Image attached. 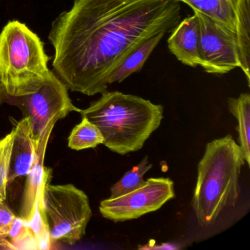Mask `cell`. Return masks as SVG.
Here are the masks:
<instances>
[{
  "label": "cell",
  "mask_w": 250,
  "mask_h": 250,
  "mask_svg": "<svg viewBox=\"0 0 250 250\" xmlns=\"http://www.w3.org/2000/svg\"><path fill=\"white\" fill-rule=\"evenodd\" d=\"M239 68L250 84V0H241L236 12L235 27Z\"/></svg>",
  "instance_id": "cell-14"
},
{
  "label": "cell",
  "mask_w": 250,
  "mask_h": 250,
  "mask_svg": "<svg viewBox=\"0 0 250 250\" xmlns=\"http://www.w3.org/2000/svg\"><path fill=\"white\" fill-rule=\"evenodd\" d=\"M245 163L239 145L229 134L206 145L197 165L191 202L200 226H210L224 209L236 206L241 193L240 175Z\"/></svg>",
  "instance_id": "cell-3"
},
{
  "label": "cell",
  "mask_w": 250,
  "mask_h": 250,
  "mask_svg": "<svg viewBox=\"0 0 250 250\" xmlns=\"http://www.w3.org/2000/svg\"><path fill=\"white\" fill-rule=\"evenodd\" d=\"M200 23V66L208 74H228L239 68L236 36L210 17L194 11Z\"/></svg>",
  "instance_id": "cell-8"
},
{
  "label": "cell",
  "mask_w": 250,
  "mask_h": 250,
  "mask_svg": "<svg viewBox=\"0 0 250 250\" xmlns=\"http://www.w3.org/2000/svg\"><path fill=\"white\" fill-rule=\"evenodd\" d=\"M54 125H51L42 137L38 151L37 161L27 175L20 211L21 217L27 223H30L34 217L39 195L43 193L45 186L49 183L50 173L49 172V169L43 167V159L49 136L53 129Z\"/></svg>",
  "instance_id": "cell-11"
},
{
  "label": "cell",
  "mask_w": 250,
  "mask_h": 250,
  "mask_svg": "<svg viewBox=\"0 0 250 250\" xmlns=\"http://www.w3.org/2000/svg\"><path fill=\"white\" fill-rule=\"evenodd\" d=\"M229 112L236 118L238 125L239 146L246 163L250 166V95L241 93L238 97L229 98L228 101Z\"/></svg>",
  "instance_id": "cell-15"
},
{
  "label": "cell",
  "mask_w": 250,
  "mask_h": 250,
  "mask_svg": "<svg viewBox=\"0 0 250 250\" xmlns=\"http://www.w3.org/2000/svg\"><path fill=\"white\" fill-rule=\"evenodd\" d=\"M8 250H42L40 241L30 224L16 216L8 236Z\"/></svg>",
  "instance_id": "cell-18"
},
{
  "label": "cell",
  "mask_w": 250,
  "mask_h": 250,
  "mask_svg": "<svg viewBox=\"0 0 250 250\" xmlns=\"http://www.w3.org/2000/svg\"><path fill=\"white\" fill-rule=\"evenodd\" d=\"M175 197L174 182L170 178H148L143 187L131 192L102 200L99 210L105 219L123 222L156 211Z\"/></svg>",
  "instance_id": "cell-7"
},
{
  "label": "cell",
  "mask_w": 250,
  "mask_h": 250,
  "mask_svg": "<svg viewBox=\"0 0 250 250\" xmlns=\"http://www.w3.org/2000/svg\"><path fill=\"white\" fill-rule=\"evenodd\" d=\"M14 131L9 181L27 176L38 159L40 145L36 142L29 117L17 123Z\"/></svg>",
  "instance_id": "cell-9"
},
{
  "label": "cell",
  "mask_w": 250,
  "mask_h": 250,
  "mask_svg": "<svg viewBox=\"0 0 250 250\" xmlns=\"http://www.w3.org/2000/svg\"><path fill=\"white\" fill-rule=\"evenodd\" d=\"M68 88L52 71L46 84L37 92L14 96L5 91L0 83V104L18 106L29 117L36 142L40 145L42 137L51 125L65 118L70 112H81L73 104Z\"/></svg>",
  "instance_id": "cell-6"
},
{
  "label": "cell",
  "mask_w": 250,
  "mask_h": 250,
  "mask_svg": "<svg viewBox=\"0 0 250 250\" xmlns=\"http://www.w3.org/2000/svg\"><path fill=\"white\" fill-rule=\"evenodd\" d=\"M16 216L8 205L0 202V248L7 249L8 247V236Z\"/></svg>",
  "instance_id": "cell-20"
},
{
  "label": "cell",
  "mask_w": 250,
  "mask_h": 250,
  "mask_svg": "<svg viewBox=\"0 0 250 250\" xmlns=\"http://www.w3.org/2000/svg\"><path fill=\"white\" fill-rule=\"evenodd\" d=\"M166 34L165 32L159 33L134 49L111 74L109 84L122 83L131 74L140 72L152 52Z\"/></svg>",
  "instance_id": "cell-13"
},
{
  "label": "cell",
  "mask_w": 250,
  "mask_h": 250,
  "mask_svg": "<svg viewBox=\"0 0 250 250\" xmlns=\"http://www.w3.org/2000/svg\"><path fill=\"white\" fill-rule=\"evenodd\" d=\"M44 43L24 23L12 20L0 33V83L14 96L31 94L49 80Z\"/></svg>",
  "instance_id": "cell-4"
},
{
  "label": "cell",
  "mask_w": 250,
  "mask_h": 250,
  "mask_svg": "<svg viewBox=\"0 0 250 250\" xmlns=\"http://www.w3.org/2000/svg\"><path fill=\"white\" fill-rule=\"evenodd\" d=\"M181 21L176 0H74L52 24L53 72L68 90H107L113 71L140 45Z\"/></svg>",
  "instance_id": "cell-1"
},
{
  "label": "cell",
  "mask_w": 250,
  "mask_h": 250,
  "mask_svg": "<svg viewBox=\"0 0 250 250\" xmlns=\"http://www.w3.org/2000/svg\"><path fill=\"white\" fill-rule=\"evenodd\" d=\"M104 138L99 128L85 117L74 127L68 137V147L75 150L95 148L103 145Z\"/></svg>",
  "instance_id": "cell-16"
},
{
  "label": "cell",
  "mask_w": 250,
  "mask_h": 250,
  "mask_svg": "<svg viewBox=\"0 0 250 250\" xmlns=\"http://www.w3.org/2000/svg\"><path fill=\"white\" fill-rule=\"evenodd\" d=\"M152 167L153 164L149 163L148 157L146 156L138 165L133 167L118 182L112 185L109 197L115 198L143 187L146 181L144 179L145 175Z\"/></svg>",
  "instance_id": "cell-17"
},
{
  "label": "cell",
  "mask_w": 250,
  "mask_h": 250,
  "mask_svg": "<svg viewBox=\"0 0 250 250\" xmlns=\"http://www.w3.org/2000/svg\"><path fill=\"white\" fill-rule=\"evenodd\" d=\"M14 136L12 130L10 134L0 139V202H5L6 200Z\"/></svg>",
  "instance_id": "cell-19"
},
{
  "label": "cell",
  "mask_w": 250,
  "mask_h": 250,
  "mask_svg": "<svg viewBox=\"0 0 250 250\" xmlns=\"http://www.w3.org/2000/svg\"><path fill=\"white\" fill-rule=\"evenodd\" d=\"M202 13L235 34L236 12L241 0H176Z\"/></svg>",
  "instance_id": "cell-12"
},
{
  "label": "cell",
  "mask_w": 250,
  "mask_h": 250,
  "mask_svg": "<svg viewBox=\"0 0 250 250\" xmlns=\"http://www.w3.org/2000/svg\"><path fill=\"white\" fill-rule=\"evenodd\" d=\"M43 204L50 239L74 245L85 235L92 209L86 193L73 184L43 188Z\"/></svg>",
  "instance_id": "cell-5"
},
{
  "label": "cell",
  "mask_w": 250,
  "mask_h": 250,
  "mask_svg": "<svg viewBox=\"0 0 250 250\" xmlns=\"http://www.w3.org/2000/svg\"><path fill=\"white\" fill-rule=\"evenodd\" d=\"M98 100L82 109L85 117L100 130L104 144L118 154L141 150L152 134L160 126L164 106L150 100L119 91L102 93Z\"/></svg>",
  "instance_id": "cell-2"
},
{
  "label": "cell",
  "mask_w": 250,
  "mask_h": 250,
  "mask_svg": "<svg viewBox=\"0 0 250 250\" xmlns=\"http://www.w3.org/2000/svg\"><path fill=\"white\" fill-rule=\"evenodd\" d=\"M168 39L171 53L184 65L200 66V23L194 15L184 19L172 30Z\"/></svg>",
  "instance_id": "cell-10"
}]
</instances>
